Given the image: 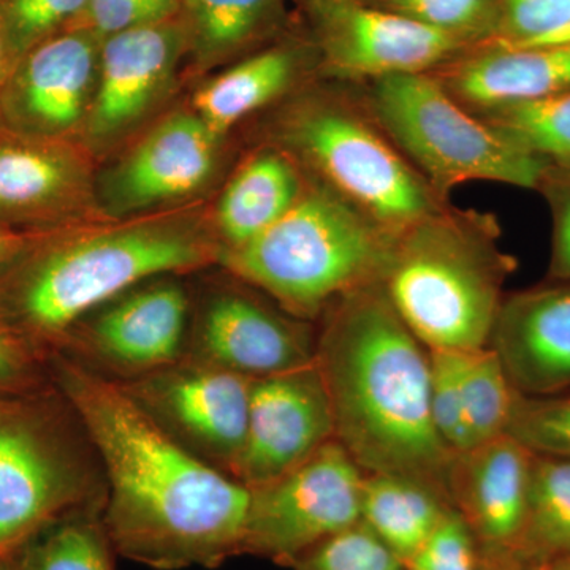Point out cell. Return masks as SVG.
Instances as JSON below:
<instances>
[{
    "instance_id": "39",
    "label": "cell",
    "mask_w": 570,
    "mask_h": 570,
    "mask_svg": "<svg viewBox=\"0 0 570 570\" xmlns=\"http://www.w3.org/2000/svg\"><path fill=\"white\" fill-rule=\"evenodd\" d=\"M538 190L553 219L549 279L570 281V167L550 165Z\"/></svg>"
},
{
    "instance_id": "23",
    "label": "cell",
    "mask_w": 570,
    "mask_h": 570,
    "mask_svg": "<svg viewBox=\"0 0 570 570\" xmlns=\"http://www.w3.org/2000/svg\"><path fill=\"white\" fill-rule=\"evenodd\" d=\"M452 504L415 480L392 474H365L362 523L401 561L422 547L444 520Z\"/></svg>"
},
{
    "instance_id": "40",
    "label": "cell",
    "mask_w": 570,
    "mask_h": 570,
    "mask_svg": "<svg viewBox=\"0 0 570 570\" xmlns=\"http://www.w3.org/2000/svg\"><path fill=\"white\" fill-rule=\"evenodd\" d=\"M39 235H22L0 225V277L17 264L18 258L28 250L33 238Z\"/></svg>"
},
{
    "instance_id": "38",
    "label": "cell",
    "mask_w": 570,
    "mask_h": 570,
    "mask_svg": "<svg viewBox=\"0 0 570 570\" xmlns=\"http://www.w3.org/2000/svg\"><path fill=\"white\" fill-rule=\"evenodd\" d=\"M179 0H89L88 17L94 33L110 37L112 33L160 24L175 10Z\"/></svg>"
},
{
    "instance_id": "36",
    "label": "cell",
    "mask_w": 570,
    "mask_h": 570,
    "mask_svg": "<svg viewBox=\"0 0 570 570\" xmlns=\"http://www.w3.org/2000/svg\"><path fill=\"white\" fill-rule=\"evenodd\" d=\"M403 564L404 570H482V553L466 521L450 509L436 530Z\"/></svg>"
},
{
    "instance_id": "4",
    "label": "cell",
    "mask_w": 570,
    "mask_h": 570,
    "mask_svg": "<svg viewBox=\"0 0 570 570\" xmlns=\"http://www.w3.org/2000/svg\"><path fill=\"white\" fill-rule=\"evenodd\" d=\"M515 258L491 214L442 205L397 232L381 287L428 351L489 347Z\"/></svg>"
},
{
    "instance_id": "26",
    "label": "cell",
    "mask_w": 570,
    "mask_h": 570,
    "mask_svg": "<svg viewBox=\"0 0 570 570\" xmlns=\"http://www.w3.org/2000/svg\"><path fill=\"white\" fill-rule=\"evenodd\" d=\"M520 560L535 566L570 558V459L532 453Z\"/></svg>"
},
{
    "instance_id": "32",
    "label": "cell",
    "mask_w": 570,
    "mask_h": 570,
    "mask_svg": "<svg viewBox=\"0 0 570 570\" xmlns=\"http://www.w3.org/2000/svg\"><path fill=\"white\" fill-rule=\"evenodd\" d=\"M291 566L296 570H404L403 561L362 521L307 550Z\"/></svg>"
},
{
    "instance_id": "5",
    "label": "cell",
    "mask_w": 570,
    "mask_h": 570,
    "mask_svg": "<svg viewBox=\"0 0 570 570\" xmlns=\"http://www.w3.org/2000/svg\"><path fill=\"white\" fill-rule=\"evenodd\" d=\"M395 235L321 183L303 189L264 234L223 249L220 261L285 313L306 321L351 292L381 283Z\"/></svg>"
},
{
    "instance_id": "22",
    "label": "cell",
    "mask_w": 570,
    "mask_h": 570,
    "mask_svg": "<svg viewBox=\"0 0 570 570\" xmlns=\"http://www.w3.org/2000/svg\"><path fill=\"white\" fill-rule=\"evenodd\" d=\"M303 189L294 163L283 153L253 157L228 184L217 208V225L227 242L225 249L264 234L295 205Z\"/></svg>"
},
{
    "instance_id": "43",
    "label": "cell",
    "mask_w": 570,
    "mask_h": 570,
    "mask_svg": "<svg viewBox=\"0 0 570 570\" xmlns=\"http://www.w3.org/2000/svg\"><path fill=\"white\" fill-rule=\"evenodd\" d=\"M543 570H570V558L566 560L550 562V564L542 566Z\"/></svg>"
},
{
    "instance_id": "9",
    "label": "cell",
    "mask_w": 570,
    "mask_h": 570,
    "mask_svg": "<svg viewBox=\"0 0 570 570\" xmlns=\"http://www.w3.org/2000/svg\"><path fill=\"white\" fill-rule=\"evenodd\" d=\"M365 472L332 439L298 466L249 489L242 553L291 566L362 520Z\"/></svg>"
},
{
    "instance_id": "41",
    "label": "cell",
    "mask_w": 570,
    "mask_h": 570,
    "mask_svg": "<svg viewBox=\"0 0 570 570\" xmlns=\"http://www.w3.org/2000/svg\"><path fill=\"white\" fill-rule=\"evenodd\" d=\"M14 63H17V58L11 52L6 32H3L2 21H0V97H2L3 88H6V82L9 80Z\"/></svg>"
},
{
    "instance_id": "33",
    "label": "cell",
    "mask_w": 570,
    "mask_h": 570,
    "mask_svg": "<svg viewBox=\"0 0 570 570\" xmlns=\"http://www.w3.org/2000/svg\"><path fill=\"white\" fill-rule=\"evenodd\" d=\"M89 0H0V21L14 58L62 32L88 10Z\"/></svg>"
},
{
    "instance_id": "42",
    "label": "cell",
    "mask_w": 570,
    "mask_h": 570,
    "mask_svg": "<svg viewBox=\"0 0 570 570\" xmlns=\"http://www.w3.org/2000/svg\"><path fill=\"white\" fill-rule=\"evenodd\" d=\"M482 570H543L542 566L531 564L520 558H483Z\"/></svg>"
},
{
    "instance_id": "7",
    "label": "cell",
    "mask_w": 570,
    "mask_h": 570,
    "mask_svg": "<svg viewBox=\"0 0 570 570\" xmlns=\"http://www.w3.org/2000/svg\"><path fill=\"white\" fill-rule=\"evenodd\" d=\"M367 112L442 200L469 181L538 190L550 168L497 126L472 116L431 71L374 80Z\"/></svg>"
},
{
    "instance_id": "8",
    "label": "cell",
    "mask_w": 570,
    "mask_h": 570,
    "mask_svg": "<svg viewBox=\"0 0 570 570\" xmlns=\"http://www.w3.org/2000/svg\"><path fill=\"white\" fill-rule=\"evenodd\" d=\"M283 138L322 183L392 234L444 205L377 124L348 105L311 99L292 108Z\"/></svg>"
},
{
    "instance_id": "10",
    "label": "cell",
    "mask_w": 570,
    "mask_h": 570,
    "mask_svg": "<svg viewBox=\"0 0 570 570\" xmlns=\"http://www.w3.org/2000/svg\"><path fill=\"white\" fill-rule=\"evenodd\" d=\"M118 382L168 436L234 478L254 379L183 356L163 370Z\"/></svg>"
},
{
    "instance_id": "29",
    "label": "cell",
    "mask_w": 570,
    "mask_h": 570,
    "mask_svg": "<svg viewBox=\"0 0 570 570\" xmlns=\"http://www.w3.org/2000/svg\"><path fill=\"white\" fill-rule=\"evenodd\" d=\"M195 43L205 56H223L254 39L272 17L275 0H183Z\"/></svg>"
},
{
    "instance_id": "2",
    "label": "cell",
    "mask_w": 570,
    "mask_h": 570,
    "mask_svg": "<svg viewBox=\"0 0 570 570\" xmlns=\"http://www.w3.org/2000/svg\"><path fill=\"white\" fill-rule=\"evenodd\" d=\"M322 316L314 363L332 404L337 444L365 474L412 479L450 502L456 453L431 419L430 351L381 284L351 292Z\"/></svg>"
},
{
    "instance_id": "18",
    "label": "cell",
    "mask_w": 570,
    "mask_h": 570,
    "mask_svg": "<svg viewBox=\"0 0 570 570\" xmlns=\"http://www.w3.org/2000/svg\"><path fill=\"white\" fill-rule=\"evenodd\" d=\"M82 171L61 141L0 129V225L22 235L56 232L73 209Z\"/></svg>"
},
{
    "instance_id": "31",
    "label": "cell",
    "mask_w": 570,
    "mask_h": 570,
    "mask_svg": "<svg viewBox=\"0 0 570 570\" xmlns=\"http://www.w3.org/2000/svg\"><path fill=\"white\" fill-rule=\"evenodd\" d=\"M508 434L532 453L570 459V396L517 393Z\"/></svg>"
},
{
    "instance_id": "16",
    "label": "cell",
    "mask_w": 570,
    "mask_h": 570,
    "mask_svg": "<svg viewBox=\"0 0 570 570\" xmlns=\"http://www.w3.org/2000/svg\"><path fill=\"white\" fill-rule=\"evenodd\" d=\"M489 347L523 396L570 390V281L549 279L504 296Z\"/></svg>"
},
{
    "instance_id": "6",
    "label": "cell",
    "mask_w": 570,
    "mask_h": 570,
    "mask_svg": "<svg viewBox=\"0 0 570 570\" xmlns=\"http://www.w3.org/2000/svg\"><path fill=\"white\" fill-rule=\"evenodd\" d=\"M104 498L96 450L58 389L0 396V557Z\"/></svg>"
},
{
    "instance_id": "19",
    "label": "cell",
    "mask_w": 570,
    "mask_h": 570,
    "mask_svg": "<svg viewBox=\"0 0 570 570\" xmlns=\"http://www.w3.org/2000/svg\"><path fill=\"white\" fill-rule=\"evenodd\" d=\"M181 43V31L167 21L105 39L89 122L92 135L111 137L145 115L170 80Z\"/></svg>"
},
{
    "instance_id": "30",
    "label": "cell",
    "mask_w": 570,
    "mask_h": 570,
    "mask_svg": "<svg viewBox=\"0 0 570 570\" xmlns=\"http://www.w3.org/2000/svg\"><path fill=\"white\" fill-rule=\"evenodd\" d=\"M374 6L401 14L445 33L460 43L494 39L501 0H370Z\"/></svg>"
},
{
    "instance_id": "1",
    "label": "cell",
    "mask_w": 570,
    "mask_h": 570,
    "mask_svg": "<svg viewBox=\"0 0 570 570\" xmlns=\"http://www.w3.org/2000/svg\"><path fill=\"white\" fill-rule=\"evenodd\" d=\"M48 377L102 468V523L112 550L148 568H217L242 553L250 491L168 436L118 381L61 351Z\"/></svg>"
},
{
    "instance_id": "44",
    "label": "cell",
    "mask_w": 570,
    "mask_h": 570,
    "mask_svg": "<svg viewBox=\"0 0 570 570\" xmlns=\"http://www.w3.org/2000/svg\"><path fill=\"white\" fill-rule=\"evenodd\" d=\"M0 570H11L10 558L0 557Z\"/></svg>"
},
{
    "instance_id": "27",
    "label": "cell",
    "mask_w": 570,
    "mask_h": 570,
    "mask_svg": "<svg viewBox=\"0 0 570 570\" xmlns=\"http://www.w3.org/2000/svg\"><path fill=\"white\" fill-rule=\"evenodd\" d=\"M456 354L469 449H472L508 434L517 392L490 347Z\"/></svg>"
},
{
    "instance_id": "24",
    "label": "cell",
    "mask_w": 570,
    "mask_h": 570,
    "mask_svg": "<svg viewBox=\"0 0 570 570\" xmlns=\"http://www.w3.org/2000/svg\"><path fill=\"white\" fill-rule=\"evenodd\" d=\"M296 67V56L284 48L258 52L197 92L194 107L198 118L219 137L287 91L295 80Z\"/></svg>"
},
{
    "instance_id": "15",
    "label": "cell",
    "mask_w": 570,
    "mask_h": 570,
    "mask_svg": "<svg viewBox=\"0 0 570 570\" xmlns=\"http://www.w3.org/2000/svg\"><path fill=\"white\" fill-rule=\"evenodd\" d=\"M531 463V450L509 434L453 459L450 504L466 521L483 558L519 557Z\"/></svg>"
},
{
    "instance_id": "35",
    "label": "cell",
    "mask_w": 570,
    "mask_h": 570,
    "mask_svg": "<svg viewBox=\"0 0 570 570\" xmlns=\"http://www.w3.org/2000/svg\"><path fill=\"white\" fill-rule=\"evenodd\" d=\"M569 21L570 0H501L497 36L489 43L535 47Z\"/></svg>"
},
{
    "instance_id": "17",
    "label": "cell",
    "mask_w": 570,
    "mask_h": 570,
    "mask_svg": "<svg viewBox=\"0 0 570 570\" xmlns=\"http://www.w3.org/2000/svg\"><path fill=\"white\" fill-rule=\"evenodd\" d=\"M187 298L179 285L154 284L124 296L78 335V351L126 379L181 360Z\"/></svg>"
},
{
    "instance_id": "12",
    "label": "cell",
    "mask_w": 570,
    "mask_h": 570,
    "mask_svg": "<svg viewBox=\"0 0 570 570\" xmlns=\"http://www.w3.org/2000/svg\"><path fill=\"white\" fill-rule=\"evenodd\" d=\"M332 439V404L316 363L254 379L245 448L234 478L247 489L265 485Z\"/></svg>"
},
{
    "instance_id": "13",
    "label": "cell",
    "mask_w": 570,
    "mask_h": 570,
    "mask_svg": "<svg viewBox=\"0 0 570 570\" xmlns=\"http://www.w3.org/2000/svg\"><path fill=\"white\" fill-rule=\"evenodd\" d=\"M97 73L92 32L63 29L14 63L0 97V129L61 141L85 116Z\"/></svg>"
},
{
    "instance_id": "14",
    "label": "cell",
    "mask_w": 570,
    "mask_h": 570,
    "mask_svg": "<svg viewBox=\"0 0 570 570\" xmlns=\"http://www.w3.org/2000/svg\"><path fill=\"white\" fill-rule=\"evenodd\" d=\"M316 341L303 318L230 291L209 299L195 328L193 351L184 356L261 379L313 365Z\"/></svg>"
},
{
    "instance_id": "25",
    "label": "cell",
    "mask_w": 570,
    "mask_h": 570,
    "mask_svg": "<svg viewBox=\"0 0 570 570\" xmlns=\"http://www.w3.org/2000/svg\"><path fill=\"white\" fill-rule=\"evenodd\" d=\"M102 504L51 521L10 554L11 570H112Z\"/></svg>"
},
{
    "instance_id": "28",
    "label": "cell",
    "mask_w": 570,
    "mask_h": 570,
    "mask_svg": "<svg viewBox=\"0 0 570 570\" xmlns=\"http://www.w3.org/2000/svg\"><path fill=\"white\" fill-rule=\"evenodd\" d=\"M483 119L554 167H570V91L487 111Z\"/></svg>"
},
{
    "instance_id": "3",
    "label": "cell",
    "mask_w": 570,
    "mask_h": 570,
    "mask_svg": "<svg viewBox=\"0 0 570 570\" xmlns=\"http://www.w3.org/2000/svg\"><path fill=\"white\" fill-rule=\"evenodd\" d=\"M200 228L140 223L39 235L0 277V316L48 355L86 314L153 276L189 272L219 257Z\"/></svg>"
},
{
    "instance_id": "11",
    "label": "cell",
    "mask_w": 570,
    "mask_h": 570,
    "mask_svg": "<svg viewBox=\"0 0 570 570\" xmlns=\"http://www.w3.org/2000/svg\"><path fill=\"white\" fill-rule=\"evenodd\" d=\"M326 69L348 80L428 73L464 47L370 0H305Z\"/></svg>"
},
{
    "instance_id": "34",
    "label": "cell",
    "mask_w": 570,
    "mask_h": 570,
    "mask_svg": "<svg viewBox=\"0 0 570 570\" xmlns=\"http://www.w3.org/2000/svg\"><path fill=\"white\" fill-rule=\"evenodd\" d=\"M430 409L439 438L453 453L469 449L461 396L459 354L430 351Z\"/></svg>"
},
{
    "instance_id": "20",
    "label": "cell",
    "mask_w": 570,
    "mask_h": 570,
    "mask_svg": "<svg viewBox=\"0 0 570 570\" xmlns=\"http://www.w3.org/2000/svg\"><path fill=\"white\" fill-rule=\"evenodd\" d=\"M216 141L217 135L197 115L171 116L116 170L111 204L130 212L195 193L212 175Z\"/></svg>"
},
{
    "instance_id": "21",
    "label": "cell",
    "mask_w": 570,
    "mask_h": 570,
    "mask_svg": "<svg viewBox=\"0 0 570 570\" xmlns=\"http://www.w3.org/2000/svg\"><path fill=\"white\" fill-rule=\"evenodd\" d=\"M434 77L459 102L480 111L534 102L570 91V45L513 48L489 43L485 51Z\"/></svg>"
},
{
    "instance_id": "37",
    "label": "cell",
    "mask_w": 570,
    "mask_h": 570,
    "mask_svg": "<svg viewBox=\"0 0 570 570\" xmlns=\"http://www.w3.org/2000/svg\"><path fill=\"white\" fill-rule=\"evenodd\" d=\"M47 354L0 316V396L47 385Z\"/></svg>"
}]
</instances>
